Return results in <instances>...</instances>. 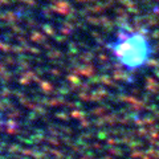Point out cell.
Instances as JSON below:
<instances>
[{"label":"cell","mask_w":159,"mask_h":159,"mask_svg":"<svg viewBox=\"0 0 159 159\" xmlns=\"http://www.w3.org/2000/svg\"><path fill=\"white\" fill-rule=\"evenodd\" d=\"M113 53L119 65L126 70H138L150 61L151 47L149 39L142 33H123L113 41Z\"/></svg>","instance_id":"obj_1"}]
</instances>
